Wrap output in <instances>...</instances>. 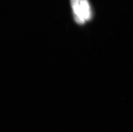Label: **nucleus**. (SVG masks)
I'll use <instances>...</instances> for the list:
<instances>
[{
	"label": "nucleus",
	"instance_id": "obj_2",
	"mask_svg": "<svg viewBox=\"0 0 133 132\" xmlns=\"http://www.w3.org/2000/svg\"><path fill=\"white\" fill-rule=\"evenodd\" d=\"M80 6L82 15L85 21H89L91 18V11L88 0H80Z\"/></svg>",
	"mask_w": 133,
	"mask_h": 132
},
{
	"label": "nucleus",
	"instance_id": "obj_1",
	"mask_svg": "<svg viewBox=\"0 0 133 132\" xmlns=\"http://www.w3.org/2000/svg\"><path fill=\"white\" fill-rule=\"evenodd\" d=\"M71 4L74 12V18L75 21L80 25L84 24L85 21L81 11L80 0H71Z\"/></svg>",
	"mask_w": 133,
	"mask_h": 132
}]
</instances>
